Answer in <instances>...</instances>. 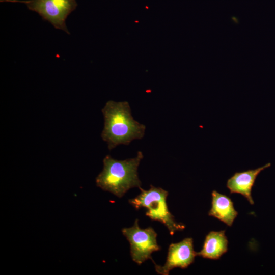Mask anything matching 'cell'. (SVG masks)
Segmentation results:
<instances>
[{
    "label": "cell",
    "mask_w": 275,
    "mask_h": 275,
    "mask_svg": "<svg viewBox=\"0 0 275 275\" xmlns=\"http://www.w3.org/2000/svg\"><path fill=\"white\" fill-rule=\"evenodd\" d=\"M143 157L142 151L134 158L121 160L106 155L103 160V170L96 178V186L119 198L131 188H140L142 182L138 169Z\"/></svg>",
    "instance_id": "cell-2"
},
{
    "label": "cell",
    "mask_w": 275,
    "mask_h": 275,
    "mask_svg": "<svg viewBox=\"0 0 275 275\" xmlns=\"http://www.w3.org/2000/svg\"><path fill=\"white\" fill-rule=\"evenodd\" d=\"M1 2L21 3L37 13L42 19L51 23L55 29L70 34L66 24L69 15L77 6L76 0H1Z\"/></svg>",
    "instance_id": "cell-4"
},
{
    "label": "cell",
    "mask_w": 275,
    "mask_h": 275,
    "mask_svg": "<svg viewBox=\"0 0 275 275\" xmlns=\"http://www.w3.org/2000/svg\"><path fill=\"white\" fill-rule=\"evenodd\" d=\"M139 189L140 194L128 200L135 209H146V215L152 221H159L163 224L171 235L176 231L185 229V225L177 222L168 209L167 203L168 191L152 185L148 190H145L141 187Z\"/></svg>",
    "instance_id": "cell-3"
},
{
    "label": "cell",
    "mask_w": 275,
    "mask_h": 275,
    "mask_svg": "<svg viewBox=\"0 0 275 275\" xmlns=\"http://www.w3.org/2000/svg\"><path fill=\"white\" fill-rule=\"evenodd\" d=\"M138 221L136 219L133 226L122 230L123 235L130 243L131 258L138 265L142 264L148 259L154 262L152 259L151 254L161 250L157 242V234L151 227L145 229L140 228Z\"/></svg>",
    "instance_id": "cell-5"
},
{
    "label": "cell",
    "mask_w": 275,
    "mask_h": 275,
    "mask_svg": "<svg viewBox=\"0 0 275 275\" xmlns=\"http://www.w3.org/2000/svg\"><path fill=\"white\" fill-rule=\"evenodd\" d=\"M228 241L225 231H211L206 236L201 250L197 256L216 260L228 251Z\"/></svg>",
    "instance_id": "cell-9"
},
{
    "label": "cell",
    "mask_w": 275,
    "mask_h": 275,
    "mask_svg": "<svg viewBox=\"0 0 275 275\" xmlns=\"http://www.w3.org/2000/svg\"><path fill=\"white\" fill-rule=\"evenodd\" d=\"M270 166L271 163H268L255 169L235 173L227 182L226 186L230 194H240L244 196L251 205H253L254 202L251 191L255 180L261 171Z\"/></svg>",
    "instance_id": "cell-7"
},
{
    "label": "cell",
    "mask_w": 275,
    "mask_h": 275,
    "mask_svg": "<svg viewBox=\"0 0 275 275\" xmlns=\"http://www.w3.org/2000/svg\"><path fill=\"white\" fill-rule=\"evenodd\" d=\"M211 195V207L208 215L215 217L228 226H231L238 215V212L235 209L231 199L216 190H213Z\"/></svg>",
    "instance_id": "cell-8"
},
{
    "label": "cell",
    "mask_w": 275,
    "mask_h": 275,
    "mask_svg": "<svg viewBox=\"0 0 275 275\" xmlns=\"http://www.w3.org/2000/svg\"><path fill=\"white\" fill-rule=\"evenodd\" d=\"M197 252L194 250L193 239L185 238L178 243H172L168 248V255L163 266L154 263L156 272L161 275H168L174 268L185 269L192 264Z\"/></svg>",
    "instance_id": "cell-6"
},
{
    "label": "cell",
    "mask_w": 275,
    "mask_h": 275,
    "mask_svg": "<svg viewBox=\"0 0 275 275\" xmlns=\"http://www.w3.org/2000/svg\"><path fill=\"white\" fill-rule=\"evenodd\" d=\"M101 111L104 122L101 136L109 150L144 137L146 126L133 119L127 101L109 100Z\"/></svg>",
    "instance_id": "cell-1"
}]
</instances>
